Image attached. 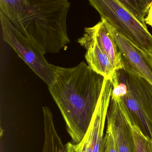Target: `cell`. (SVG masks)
I'll return each mask as SVG.
<instances>
[{
	"label": "cell",
	"mask_w": 152,
	"mask_h": 152,
	"mask_svg": "<svg viewBox=\"0 0 152 152\" xmlns=\"http://www.w3.org/2000/svg\"><path fill=\"white\" fill-rule=\"evenodd\" d=\"M68 0H30L25 17L15 27L43 54L58 53L70 42L67 34Z\"/></svg>",
	"instance_id": "cell-2"
},
{
	"label": "cell",
	"mask_w": 152,
	"mask_h": 152,
	"mask_svg": "<svg viewBox=\"0 0 152 152\" xmlns=\"http://www.w3.org/2000/svg\"><path fill=\"white\" fill-rule=\"evenodd\" d=\"M84 31L88 32L95 39L117 70L124 69L121 53L118 49L106 20L101 19V21L93 26L85 28Z\"/></svg>",
	"instance_id": "cell-10"
},
{
	"label": "cell",
	"mask_w": 152,
	"mask_h": 152,
	"mask_svg": "<svg viewBox=\"0 0 152 152\" xmlns=\"http://www.w3.org/2000/svg\"><path fill=\"white\" fill-rule=\"evenodd\" d=\"M117 1L142 24L146 25L144 20L149 8L142 0Z\"/></svg>",
	"instance_id": "cell-14"
},
{
	"label": "cell",
	"mask_w": 152,
	"mask_h": 152,
	"mask_svg": "<svg viewBox=\"0 0 152 152\" xmlns=\"http://www.w3.org/2000/svg\"><path fill=\"white\" fill-rule=\"evenodd\" d=\"M116 75L126 86L121 98L127 109L144 133L152 138V85L123 69L117 70Z\"/></svg>",
	"instance_id": "cell-4"
},
{
	"label": "cell",
	"mask_w": 152,
	"mask_h": 152,
	"mask_svg": "<svg viewBox=\"0 0 152 152\" xmlns=\"http://www.w3.org/2000/svg\"><path fill=\"white\" fill-rule=\"evenodd\" d=\"M49 91L65 120L72 142L80 143L89 128L101 94L104 77L84 61L72 68L55 66Z\"/></svg>",
	"instance_id": "cell-1"
},
{
	"label": "cell",
	"mask_w": 152,
	"mask_h": 152,
	"mask_svg": "<svg viewBox=\"0 0 152 152\" xmlns=\"http://www.w3.org/2000/svg\"><path fill=\"white\" fill-rule=\"evenodd\" d=\"M108 25L121 53L123 69L143 78L152 85V54L144 51Z\"/></svg>",
	"instance_id": "cell-8"
},
{
	"label": "cell",
	"mask_w": 152,
	"mask_h": 152,
	"mask_svg": "<svg viewBox=\"0 0 152 152\" xmlns=\"http://www.w3.org/2000/svg\"><path fill=\"white\" fill-rule=\"evenodd\" d=\"M78 42L87 50L85 57L89 67L104 78L112 81L117 69L93 37L84 31Z\"/></svg>",
	"instance_id": "cell-9"
},
{
	"label": "cell",
	"mask_w": 152,
	"mask_h": 152,
	"mask_svg": "<svg viewBox=\"0 0 152 152\" xmlns=\"http://www.w3.org/2000/svg\"><path fill=\"white\" fill-rule=\"evenodd\" d=\"M45 139L43 152H67L61 138L56 131L50 109L43 107Z\"/></svg>",
	"instance_id": "cell-11"
},
{
	"label": "cell",
	"mask_w": 152,
	"mask_h": 152,
	"mask_svg": "<svg viewBox=\"0 0 152 152\" xmlns=\"http://www.w3.org/2000/svg\"><path fill=\"white\" fill-rule=\"evenodd\" d=\"M112 87L111 81L105 79L100 99L87 132L79 143H68L65 145L67 152H101L105 121Z\"/></svg>",
	"instance_id": "cell-6"
},
{
	"label": "cell",
	"mask_w": 152,
	"mask_h": 152,
	"mask_svg": "<svg viewBox=\"0 0 152 152\" xmlns=\"http://www.w3.org/2000/svg\"><path fill=\"white\" fill-rule=\"evenodd\" d=\"M30 0H0V12L16 26L26 15Z\"/></svg>",
	"instance_id": "cell-12"
},
{
	"label": "cell",
	"mask_w": 152,
	"mask_h": 152,
	"mask_svg": "<svg viewBox=\"0 0 152 152\" xmlns=\"http://www.w3.org/2000/svg\"><path fill=\"white\" fill-rule=\"evenodd\" d=\"M129 123L134 143L135 152H152V138L144 133L130 113Z\"/></svg>",
	"instance_id": "cell-13"
},
{
	"label": "cell",
	"mask_w": 152,
	"mask_h": 152,
	"mask_svg": "<svg viewBox=\"0 0 152 152\" xmlns=\"http://www.w3.org/2000/svg\"><path fill=\"white\" fill-rule=\"evenodd\" d=\"M0 20L4 41L48 86H51L55 79V66L48 63L38 47L22 34L1 12Z\"/></svg>",
	"instance_id": "cell-5"
},
{
	"label": "cell",
	"mask_w": 152,
	"mask_h": 152,
	"mask_svg": "<svg viewBox=\"0 0 152 152\" xmlns=\"http://www.w3.org/2000/svg\"><path fill=\"white\" fill-rule=\"evenodd\" d=\"M103 150V152H118L113 135L108 129L104 138Z\"/></svg>",
	"instance_id": "cell-15"
},
{
	"label": "cell",
	"mask_w": 152,
	"mask_h": 152,
	"mask_svg": "<svg viewBox=\"0 0 152 152\" xmlns=\"http://www.w3.org/2000/svg\"><path fill=\"white\" fill-rule=\"evenodd\" d=\"M147 16L145 18V24L149 25L152 27V4L148 9Z\"/></svg>",
	"instance_id": "cell-16"
},
{
	"label": "cell",
	"mask_w": 152,
	"mask_h": 152,
	"mask_svg": "<svg viewBox=\"0 0 152 152\" xmlns=\"http://www.w3.org/2000/svg\"><path fill=\"white\" fill-rule=\"evenodd\" d=\"M106 119V129L112 134L117 152H135L129 113L121 97L111 98Z\"/></svg>",
	"instance_id": "cell-7"
},
{
	"label": "cell",
	"mask_w": 152,
	"mask_h": 152,
	"mask_svg": "<svg viewBox=\"0 0 152 152\" xmlns=\"http://www.w3.org/2000/svg\"><path fill=\"white\" fill-rule=\"evenodd\" d=\"M101 19L125 38L152 55V35L146 25L132 15L117 0H88Z\"/></svg>",
	"instance_id": "cell-3"
},
{
	"label": "cell",
	"mask_w": 152,
	"mask_h": 152,
	"mask_svg": "<svg viewBox=\"0 0 152 152\" xmlns=\"http://www.w3.org/2000/svg\"><path fill=\"white\" fill-rule=\"evenodd\" d=\"M145 5L149 8L151 4H152V0H142Z\"/></svg>",
	"instance_id": "cell-17"
},
{
	"label": "cell",
	"mask_w": 152,
	"mask_h": 152,
	"mask_svg": "<svg viewBox=\"0 0 152 152\" xmlns=\"http://www.w3.org/2000/svg\"><path fill=\"white\" fill-rule=\"evenodd\" d=\"M101 152H103V147H102V149Z\"/></svg>",
	"instance_id": "cell-18"
}]
</instances>
